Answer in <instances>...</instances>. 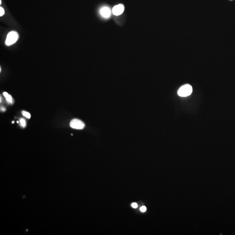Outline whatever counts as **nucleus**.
Here are the masks:
<instances>
[{
    "mask_svg": "<svg viewBox=\"0 0 235 235\" xmlns=\"http://www.w3.org/2000/svg\"><path fill=\"white\" fill-rule=\"evenodd\" d=\"M19 35L18 33L15 31H12L8 34L5 41V44L7 46H10L12 44L16 43L18 39Z\"/></svg>",
    "mask_w": 235,
    "mask_h": 235,
    "instance_id": "nucleus-1",
    "label": "nucleus"
},
{
    "mask_svg": "<svg viewBox=\"0 0 235 235\" xmlns=\"http://www.w3.org/2000/svg\"><path fill=\"white\" fill-rule=\"evenodd\" d=\"M192 92V87L189 84H186L181 86L178 92V95L184 97L190 95Z\"/></svg>",
    "mask_w": 235,
    "mask_h": 235,
    "instance_id": "nucleus-2",
    "label": "nucleus"
},
{
    "mask_svg": "<svg viewBox=\"0 0 235 235\" xmlns=\"http://www.w3.org/2000/svg\"><path fill=\"white\" fill-rule=\"evenodd\" d=\"M70 127L76 130H83L85 127V124L82 121L78 119H73L70 123Z\"/></svg>",
    "mask_w": 235,
    "mask_h": 235,
    "instance_id": "nucleus-3",
    "label": "nucleus"
},
{
    "mask_svg": "<svg viewBox=\"0 0 235 235\" xmlns=\"http://www.w3.org/2000/svg\"><path fill=\"white\" fill-rule=\"evenodd\" d=\"M124 11V6L122 4H120L114 7L112 9V13L114 15L118 16L123 13Z\"/></svg>",
    "mask_w": 235,
    "mask_h": 235,
    "instance_id": "nucleus-4",
    "label": "nucleus"
},
{
    "mask_svg": "<svg viewBox=\"0 0 235 235\" xmlns=\"http://www.w3.org/2000/svg\"><path fill=\"white\" fill-rule=\"evenodd\" d=\"M100 13L103 17L105 18H108L111 15V10L108 7H103L100 9Z\"/></svg>",
    "mask_w": 235,
    "mask_h": 235,
    "instance_id": "nucleus-5",
    "label": "nucleus"
},
{
    "mask_svg": "<svg viewBox=\"0 0 235 235\" xmlns=\"http://www.w3.org/2000/svg\"><path fill=\"white\" fill-rule=\"evenodd\" d=\"M3 95L4 96L5 98H6L7 101H8L9 103H12V101H13V99H12V96L9 95L7 92H4L3 93Z\"/></svg>",
    "mask_w": 235,
    "mask_h": 235,
    "instance_id": "nucleus-6",
    "label": "nucleus"
},
{
    "mask_svg": "<svg viewBox=\"0 0 235 235\" xmlns=\"http://www.w3.org/2000/svg\"><path fill=\"white\" fill-rule=\"evenodd\" d=\"M20 122L21 125L23 128H25L26 126V121L24 120V118H21L20 120Z\"/></svg>",
    "mask_w": 235,
    "mask_h": 235,
    "instance_id": "nucleus-7",
    "label": "nucleus"
},
{
    "mask_svg": "<svg viewBox=\"0 0 235 235\" xmlns=\"http://www.w3.org/2000/svg\"><path fill=\"white\" fill-rule=\"evenodd\" d=\"M22 115L24 116L25 117L28 119H30L31 118V114L29 112H26V111H23L22 112Z\"/></svg>",
    "mask_w": 235,
    "mask_h": 235,
    "instance_id": "nucleus-8",
    "label": "nucleus"
},
{
    "mask_svg": "<svg viewBox=\"0 0 235 235\" xmlns=\"http://www.w3.org/2000/svg\"><path fill=\"white\" fill-rule=\"evenodd\" d=\"M4 14V10L3 8L0 7V16H3Z\"/></svg>",
    "mask_w": 235,
    "mask_h": 235,
    "instance_id": "nucleus-9",
    "label": "nucleus"
},
{
    "mask_svg": "<svg viewBox=\"0 0 235 235\" xmlns=\"http://www.w3.org/2000/svg\"><path fill=\"white\" fill-rule=\"evenodd\" d=\"M140 210L142 212H145L146 211V207L145 206H143V207H141L140 208Z\"/></svg>",
    "mask_w": 235,
    "mask_h": 235,
    "instance_id": "nucleus-10",
    "label": "nucleus"
},
{
    "mask_svg": "<svg viewBox=\"0 0 235 235\" xmlns=\"http://www.w3.org/2000/svg\"><path fill=\"white\" fill-rule=\"evenodd\" d=\"M132 207H133V208H137L138 207V205L136 203H135V202H134V203H133L132 204Z\"/></svg>",
    "mask_w": 235,
    "mask_h": 235,
    "instance_id": "nucleus-11",
    "label": "nucleus"
},
{
    "mask_svg": "<svg viewBox=\"0 0 235 235\" xmlns=\"http://www.w3.org/2000/svg\"><path fill=\"white\" fill-rule=\"evenodd\" d=\"M1 111H3V112H4V111H5V110H6V109L5 108H4V107H2L1 108Z\"/></svg>",
    "mask_w": 235,
    "mask_h": 235,
    "instance_id": "nucleus-12",
    "label": "nucleus"
},
{
    "mask_svg": "<svg viewBox=\"0 0 235 235\" xmlns=\"http://www.w3.org/2000/svg\"><path fill=\"white\" fill-rule=\"evenodd\" d=\"M2 97H1V101H0V102H2Z\"/></svg>",
    "mask_w": 235,
    "mask_h": 235,
    "instance_id": "nucleus-13",
    "label": "nucleus"
},
{
    "mask_svg": "<svg viewBox=\"0 0 235 235\" xmlns=\"http://www.w3.org/2000/svg\"><path fill=\"white\" fill-rule=\"evenodd\" d=\"M2 4V1L1 0H0V4Z\"/></svg>",
    "mask_w": 235,
    "mask_h": 235,
    "instance_id": "nucleus-14",
    "label": "nucleus"
}]
</instances>
